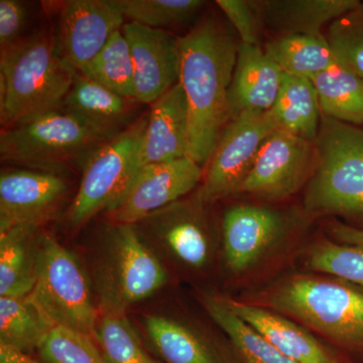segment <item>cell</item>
<instances>
[{
    "instance_id": "1",
    "label": "cell",
    "mask_w": 363,
    "mask_h": 363,
    "mask_svg": "<svg viewBox=\"0 0 363 363\" xmlns=\"http://www.w3.org/2000/svg\"><path fill=\"white\" fill-rule=\"evenodd\" d=\"M238 44L214 16L200 21L180 38L179 82L189 107L188 157L201 167L231 121L228 94Z\"/></svg>"
},
{
    "instance_id": "2",
    "label": "cell",
    "mask_w": 363,
    "mask_h": 363,
    "mask_svg": "<svg viewBox=\"0 0 363 363\" xmlns=\"http://www.w3.org/2000/svg\"><path fill=\"white\" fill-rule=\"evenodd\" d=\"M0 55L2 128L62 107L78 71L64 56L57 32L43 28Z\"/></svg>"
},
{
    "instance_id": "3",
    "label": "cell",
    "mask_w": 363,
    "mask_h": 363,
    "mask_svg": "<svg viewBox=\"0 0 363 363\" xmlns=\"http://www.w3.org/2000/svg\"><path fill=\"white\" fill-rule=\"evenodd\" d=\"M116 136L60 107L2 128L0 157L23 169L61 175L73 166L84 169L92 155Z\"/></svg>"
},
{
    "instance_id": "4",
    "label": "cell",
    "mask_w": 363,
    "mask_h": 363,
    "mask_svg": "<svg viewBox=\"0 0 363 363\" xmlns=\"http://www.w3.org/2000/svg\"><path fill=\"white\" fill-rule=\"evenodd\" d=\"M305 194L315 214L363 215V128L322 116Z\"/></svg>"
},
{
    "instance_id": "5",
    "label": "cell",
    "mask_w": 363,
    "mask_h": 363,
    "mask_svg": "<svg viewBox=\"0 0 363 363\" xmlns=\"http://www.w3.org/2000/svg\"><path fill=\"white\" fill-rule=\"evenodd\" d=\"M30 296L55 326L94 336L99 316L89 279L74 255L48 233L38 238Z\"/></svg>"
},
{
    "instance_id": "6",
    "label": "cell",
    "mask_w": 363,
    "mask_h": 363,
    "mask_svg": "<svg viewBox=\"0 0 363 363\" xmlns=\"http://www.w3.org/2000/svg\"><path fill=\"white\" fill-rule=\"evenodd\" d=\"M278 311L341 345L363 348V292L327 279L296 278L271 296Z\"/></svg>"
},
{
    "instance_id": "7",
    "label": "cell",
    "mask_w": 363,
    "mask_h": 363,
    "mask_svg": "<svg viewBox=\"0 0 363 363\" xmlns=\"http://www.w3.org/2000/svg\"><path fill=\"white\" fill-rule=\"evenodd\" d=\"M168 281L166 269L130 224L111 229L97 276L101 314L125 313Z\"/></svg>"
},
{
    "instance_id": "8",
    "label": "cell",
    "mask_w": 363,
    "mask_h": 363,
    "mask_svg": "<svg viewBox=\"0 0 363 363\" xmlns=\"http://www.w3.org/2000/svg\"><path fill=\"white\" fill-rule=\"evenodd\" d=\"M149 121V112L105 143L88 160L77 194L68 211L73 225H81L99 212L111 211L135 175L136 157Z\"/></svg>"
},
{
    "instance_id": "9",
    "label": "cell",
    "mask_w": 363,
    "mask_h": 363,
    "mask_svg": "<svg viewBox=\"0 0 363 363\" xmlns=\"http://www.w3.org/2000/svg\"><path fill=\"white\" fill-rule=\"evenodd\" d=\"M274 130L269 112L233 117L208 162L197 197L207 204L240 193L260 147Z\"/></svg>"
},
{
    "instance_id": "10",
    "label": "cell",
    "mask_w": 363,
    "mask_h": 363,
    "mask_svg": "<svg viewBox=\"0 0 363 363\" xmlns=\"http://www.w3.org/2000/svg\"><path fill=\"white\" fill-rule=\"evenodd\" d=\"M316 162L315 143L277 130L264 140L240 192L281 200L309 182Z\"/></svg>"
},
{
    "instance_id": "11",
    "label": "cell",
    "mask_w": 363,
    "mask_h": 363,
    "mask_svg": "<svg viewBox=\"0 0 363 363\" xmlns=\"http://www.w3.org/2000/svg\"><path fill=\"white\" fill-rule=\"evenodd\" d=\"M204 169L191 157L143 167L109 211L116 224L135 225L194 190Z\"/></svg>"
},
{
    "instance_id": "12",
    "label": "cell",
    "mask_w": 363,
    "mask_h": 363,
    "mask_svg": "<svg viewBox=\"0 0 363 363\" xmlns=\"http://www.w3.org/2000/svg\"><path fill=\"white\" fill-rule=\"evenodd\" d=\"M121 30L133 59L135 99L152 105L180 81V38L131 21Z\"/></svg>"
},
{
    "instance_id": "13",
    "label": "cell",
    "mask_w": 363,
    "mask_h": 363,
    "mask_svg": "<svg viewBox=\"0 0 363 363\" xmlns=\"http://www.w3.org/2000/svg\"><path fill=\"white\" fill-rule=\"evenodd\" d=\"M63 177L30 169H6L0 175V233L11 227L42 226L65 199Z\"/></svg>"
},
{
    "instance_id": "14",
    "label": "cell",
    "mask_w": 363,
    "mask_h": 363,
    "mask_svg": "<svg viewBox=\"0 0 363 363\" xmlns=\"http://www.w3.org/2000/svg\"><path fill=\"white\" fill-rule=\"evenodd\" d=\"M125 23L117 0L63 2L57 33L67 61L80 71Z\"/></svg>"
},
{
    "instance_id": "15",
    "label": "cell",
    "mask_w": 363,
    "mask_h": 363,
    "mask_svg": "<svg viewBox=\"0 0 363 363\" xmlns=\"http://www.w3.org/2000/svg\"><path fill=\"white\" fill-rule=\"evenodd\" d=\"M283 213L257 205H238L224 215V253L227 266L240 272L252 267L285 231Z\"/></svg>"
},
{
    "instance_id": "16",
    "label": "cell",
    "mask_w": 363,
    "mask_h": 363,
    "mask_svg": "<svg viewBox=\"0 0 363 363\" xmlns=\"http://www.w3.org/2000/svg\"><path fill=\"white\" fill-rule=\"evenodd\" d=\"M189 107L180 82L150 105L135 174L143 167L188 157Z\"/></svg>"
},
{
    "instance_id": "17",
    "label": "cell",
    "mask_w": 363,
    "mask_h": 363,
    "mask_svg": "<svg viewBox=\"0 0 363 363\" xmlns=\"http://www.w3.org/2000/svg\"><path fill=\"white\" fill-rule=\"evenodd\" d=\"M284 71L260 45L240 42L229 88L231 119L242 113H266L274 106Z\"/></svg>"
},
{
    "instance_id": "18",
    "label": "cell",
    "mask_w": 363,
    "mask_h": 363,
    "mask_svg": "<svg viewBox=\"0 0 363 363\" xmlns=\"http://www.w3.org/2000/svg\"><path fill=\"white\" fill-rule=\"evenodd\" d=\"M243 321L255 329L286 357L298 363H340L337 357L322 345L309 332L297 324L264 308L240 301L223 298Z\"/></svg>"
},
{
    "instance_id": "19",
    "label": "cell",
    "mask_w": 363,
    "mask_h": 363,
    "mask_svg": "<svg viewBox=\"0 0 363 363\" xmlns=\"http://www.w3.org/2000/svg\"><path fill=\"white\" fill-rule=\"evenodd\" d=\"M138 105L77 72L62 107L98 130L118 135L138 121Z\"/></svg>"
},
{
    "instance_id": "20",
    "label": "cell",
    "mask_w": 363,
    "mask_h": 363,
    "mask_svg": "<svg viewBox=\"0 0 363 363\" xmlns=\"http://www.w3.org/2000/svg\"><path fill=\"white\" fill-rule=\"evenodd\" d=\"M204 204L197 196L195 205L179 200L140 223L157 234L182 262L201 267L209 255V241L200 216V207Z\"/></svg>"
},
{
    "instance_id": "21",
    "label": "cell",
    "mask_w": 363,
    "mask_h": 363,
    "mask_svg": "<svg viewBox=\"0 0 363 363\" xmlns=\"http://www.w3.org/2000/svg\"><path fill=\"white\" fill-rule=\"evenodd\" d=\"M359 0H264L257 1L262 26L279 37L323 35L322 30L357 6Z\"/></svg>"
},
{
    "instance_id": "22",
    "label": "cell",
    "mask_w": 363,
    "mask_h": 363,
    "mask_svg": "<svg viewBox=\"0 0 363 363\" xmlns=\"http://www.w3.org/2000/svg\"><path fill=\"white\" fill-rule=\"evenodd\" d=\"M40 228L23 224L0 233V297H21L33 292Z\"/></svg>"
},
{
    "instance_id": "23",
    "label": "cell",
    "mask_w": 363,
    "mask_h": 363,
    "mask_svg": "<svg viewBox=\"0 0 363 363\" xmlns=\"http://www.w3.org/2000/svg\"><path fill=\"white\" fill-rule=\"evenodd\" d=\"M269 114L277 130L315 143L322 113L312 81L284 74L278 98Z\"/></svg>"
},
{
    "instance_id": "24",
    "label": "cell",
    "mask_w": 363,
    "mask_h": 363,
    "mask_svg": "<svg viewBox=\"0 0 363 363\" xmlns=\"http://www.w3.org/2000/svg\"><path fill=\"white\" fill-rule=\"evenodd\" d=\"M322 116L363 126V79L341 63L312 79Z\"/></svg>"
},
{
    "instance_id": "25",
    "label": "cell",
    "mask_w": 363,
    "mask_h": 363,
    "mask_svg": "<svg viewBox=\"0 0 363 363\" xmlns=\"http://www.w3.org/2000/svg\"><path fill=\"white\" fill-rule=\"evenodd\" d=\"M54 327L30 294L0 297V343L28 354L39 350Z\"/></svg>"
},
{
    "instance_id": "26",
    "label": "cell",
    "mask_w": 363,
    "mask_h": 363,
    "mask_svg": "<svg viewBox=\"0 0 363 363\" xmlns=\"http://www.w3.org/2000/svg\"><path fill=\"white\" fill-rule=\"evenodd\" d=\"M284 73L312 80L338 63L323 35H286L264 47Z\"/></svg>"
},
{
    "instance_id": "27",
    "label": "cell",
    "mask_w": 363,
    "mask_h": 363,
    "mask_svg": "<svg viewBox=\"0 0 363 363\" xmlns=\"http://www.w3.org/2000/svg\"><path fill=\"white\" fill-rule=\"evenodd\" d=\"M205 306L215 323L230 339L241 363H298L279 352L259 332L231 311L223 298H208Z\"/></svg>"
},
{
    "instance_id": "28",
    "label": "cell",
    "mask_w": 363,
    "mask_h": 363,
    "mask_svg": "<svg viewBox=\"0 0 363 363\" xmlns=\"http://www.w3.org/2000/svg\"><path fill=\"white\" fill-rule=\"evenodd\" d=\"M145 330L167 363H221L201 339L174 320L147 317Z\"/></svg>"
},
{
    "instance_id": "29",
    "label": "cell",
    "mask_w": 363,
    "mask_h": 363,
    "mask_svg": "<svg viewBox=\"0 0 363 363\" xmlns=\"http://www.w3.org/2000/svg\"><path fill=\"white\" fill-rule=\"evenodd\" d=\"M78 72L121 96L135 99V70L123 30L114 33L96 57Z\"/></svg>"
},
{
    "instance_id": "30",
    "label": "cell",
    "mask_w": 363,
    "mask_h": 363,
    "mask_svg": "<svg viewBox=\"0 0 363 363\" xmlns=\"http://www.w3.org/2000/svg\"><path fill=\"white\" fill-rule=\"evenodd\" d=\"M93 339L107 363H157L143 350L125 313L101 314Z\"/></svg>"
},
{
    "instance_id": "31",
    "label": "cell",
    "mask_w": 363,
    "mask_h": 363,
    "mask_svg": "<svg viewBox=\"0 0 363 363\" xmlns=\"http://www.w3.org/2000/svg\"><path fill=\"white\" fill-rule=\"evenodd\" d=\"M124 18L131 23L168 30L196 18L206 2L202 0H117Z\"/></svg>"
},
{
    "instance_id": "32",
    "label": "cell",
    "mask_w": 363,
    "mask_h": 363,
    "mask_svg": "<svg viewBox=\"0 0 363 363\" xmlns=\"http://www.w3.org/2000/svg\"><path fill=\"white\" fill-rule=\"evenodd\" d=\"M324 35L339 63L363 79V1L334 21Z\"/></svg>"
},
{
    "instance_id": "33",
    "label": "cell",
    "mask_w": 363,
    "mask_h": 363,
    "mask_svg": "<svg viewBox=\"0 0 363 363\" xmlns=\"http://www.w3.org/2000/svg\"><path fill=\"white\" fill-rule=\"evenodd\" d=\"M38 352L47 363H107L93 337L60 326L54 327Z\"/></svg>"
},
{
    "instance_id": "34",
    "label": "cell",
    "mask_w": 363,
    "mask_h": 363,
    "mask_svg": "<svg viewBox=\"0 0 363 363\" xmlns=\"http://www.w3.org/2000/svg\"><path fill=\"white\" fill-rule=\"evenodd\" d=\"M307 264L314 271L363 288V248L325 241L313 248Z\"/></svg>"
},
{
    "instance_id": "35",
    "label": "cell",
    "mask_w": 363,
    "mask_h": 363,
    "mask_svg": "<svg viewBox=\"0 0 363 363\" xmlns=\"http://www.w3.org/2000/svg\"><path fill=\"white\" fill-rule=\"evenodd\" d=\"M215 4L225 14L227 20L240 35V43L260 45L262 21L257 1L217 0Z\"/></svg>"
},
{
    "instance_id": "36",
    "label": "cell",
    "mask_w": 363,
    "mask_h": 363,
    "mask_svg": "<svg viewBox=\"0 0 363 363\" xmlns=\"http://www.w3.org/2000/svg\"><path fill=\"white\" fill-rule=\"evenodd\" d=\"M28 6L20 0H0V52L13 49L25 39Z\"/></svg>"
},
{
    "instance_id": "37",
    "label": "cell",
    "mask_w": 363,
    "mask_h": 363,
    "mask_svg": "<svg viewBox=\"0 0 363 363\" xmlns=\"http://www.w3.org/2000/svg\"><path fill=\"white\" fill-rule=\"evenodd\" d=\"M332 234L343 245L363 248V229L344 225V224H336L332 228Z\"/></svg>"
},
{
    "instance_id": "38",
    "label": "cell",
    "mask_w": 363,
    "mask_h": 363,
    "mask_svg": "<svg viewBox=\"0 0 363 363\" xmlns=\"http://www.w3.org/2000/svg\"><path fill=\"white\" fill-rule=\"evenodd\" d=\"M0 363H47L30 357L28 353L21 352L13 347L0 343Z\"/></svg>"
}]
</instances>
